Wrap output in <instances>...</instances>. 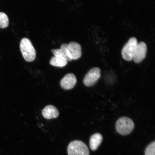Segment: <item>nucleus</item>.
<instances>
[{
  "label": "nucleus",
  "mask_w": 155,
  "mask_h": 155,
  "mask_svg": "<svg viewBox=\"0 0 155 155\" xmlns=\"http://www.w3.org/2000/svg\"><path fill=\"white\" fill-rule=\"evenodd\" d=\"M20 48L21 53L25 61L31 62L35 59L36 50L28 38H24L21 40Z\"/></svg>",
  "instance_id": "f257e3e1"
},
{
  "label": "nucleus",
  "mask_w": 155,
  "mask_h": 155,
  "mask_svg": "<svg viewBox=\"0 0 155 155\" xmlns=\"http://www.w3.org/2000/svg\"><path fill=\"white\" fill-rule=\"evenodd\" d=\"M134 124L132 120L127 117H123L118 120L116 124V128L120 134L126 135L129 134L133 130Z\"/></svg>",
  "instance_id": "f03ea898"
},
{
  "label": "nucleus",
  "mask_w": 155,
  "mask_h": 155,
  "mask_svg": "<svg viewBox=\"0 0 155 155\" xmlns=\"http://www.w3.org/2000/svg\"><path fill=\"white\" fill-rule=\"evenodd\" d=\"M68 155H89L88 147L82 141L74 140L70 143L67 148Z\"/></svg>",
  "instance_id": "7ed1b4c3"
},
{
  "label": "nucleus",
  "mask_w": 155,
  "mask_h": 155,
  "mask_svg": "<svg viewBox=\"0 0 155 155\" xmlns=\"http://www.w3.org/2000/svg\"><path fill=\"white\" fill-rule=\"evenodd\" d=\"M138 43L136 38H132L130 39L122 50V56L124 59L127 61H131L133 59Z\"/></svg>",
  "instance_id": "20e7f679"
},
{
  "label": "nucleus",
  "mask_w": 155,
  "mask_h": 155,
  "mask_svg": "<svg viewBox=\"0 0 155 155\" xmlns=\"http://www.w3.org/2000/svg\"><path fill=\"white\" fill-rule=\"evenodd\" d=\"M101 77V70L98 68H94L87 73L83 79V83L87 87H91L95 84Z\"/></svg>",
  "instance_id": "39448f33"
},
{
  "label": "nucleus",
  "mask_w": 155,
  "mask_h": 155,
  "mask_svg": "<svg viewBox=\"0 0 155 155\" xmlns=\"http://www.w3.org/2000/svg\"><path fill=\"white\" fill-rule=\"evenodd\" d=\"M147 53L146 44L143 42H139L137 45L133 60L136 63H140L145 59Z\"/></svg>",
  "instance_id": "423d86ee"
},
{
  "label": "nucleus",
  "mask_w": 155,
  "mask_h": 155,
  "mask_svg": "<svg viewBox=\"0 0 155 155\" xmlns=\"http://www.w3.org/2000/svg\"><path fill=\"white\" fill-rule=\"evenodd\" d=\"M77 83L75 75L72 73L65 75L61 80L60 85L62 88L65 90H70L74 87Z\"/></svg>",
  "instance_id": "0eeeda50"
},
{
  "label": "nucleus",
  "mask_w": 155,
  "mask_h": 155,
  "mask_svg": "<svg viewBox=\"0 0 155 155\" xmlns=\"http://www.w3.org/2000/svg\"><path fill=\"white\" fill-rule=\"evenodd\" d=\"M68 44H63L59 49L51 50L52 53L55 57L61 58L67 61H71L72 59L67 48Z\"/></svg>",
  "instance_id": "6e6552de"
},
{
  "label": "nucleus",
  "mask_w": 155,
  "mask_h": 155,
  "mask_svg": "<svg viewBox=\"0 0 155 155\" xmlns=\"http://www.w3.org/2000/svg\"><path fill=\"white\" fill-rule=\"evenodd\" d=\"M67 48L72 60L79 59L82 55V49L80 44L75 42H71L68 44Z\"/></svg>",
  "instance_id": "1a4fd4ad"
},
{
  "label": "nucleus",
  "mask_w": 155,
  "mask_h": 155,
  "mask_svg": "<svg viewBox=\"0 0 155 155\" xmlns=\"http://www.w3.org/2000/svg\"><path fill=\"white\" fill-rule=\"evenodd\" d=\"M42 115L46 119H51L57 118L59 115L58 110L55 106L49 105L42 110Z\"/></svg>",
  "instance_id": "9d476101"
},
{
  "label": "nucleus",
  "mask_w": 155,
  "mask_h": 155,
  "mask_svg": "<svg viewBox=\"0 0 155 155\" xmlns=\"http://www.w3.org/2000/svg\"><path fill=\"white\" fill-rule=\"evenodd\" d=\"M103 140L102 135L99 133H96L91 136L90 141V147L91 150H96L101 144Z\"/></svg>",
  "instance_id": "9b49d317"
},
{
  "label": "nucleus",
  "mask_w": 155,
  "mask_h": 155,
  "mask_svg": "<svg viewBox=\"0 0 155 155\" xmlns=\"http://www.w3.org/2000/svg\"><path fill=\"white\" fill-rule=\"evenodd\" d=\"M50 64L54 66L58 67H63L66 65L67 61L59 58L54 57L51 58L50 61Z\"/></svg>",
  "instance_id": "f8f14e48"
},
{
  "label": "nucleus",
  "mask_w": 155,
  "mask_h": 155,
  "mask_svg": "<svg viewBox=\"0 0 155 155\" xmlns=\"http://www.w3.org/2000/svg\"><path fill=\"white\" fill-rule=\"evenodd\" d=\"M9 24V19L7 15L4 13L0 12V28H7Z\"/></svg>",
  "instance_id": "ddd939ff"
},
{
  "label": "nucleus",
  "mask_w": 155,
  "mask_h": 155,
  "mask_svg": "<svg viewBox=\"0 0 155 155\" xmlns=\"http://www.w3.org/2000/svg\"><path fill=\"white\" fill-rule=\"evenodd\" d=\"M145 155H155V142L152 143L145 150Z\"/></svg>",
  "instance_id": "4468645a"
}]
</instances>
